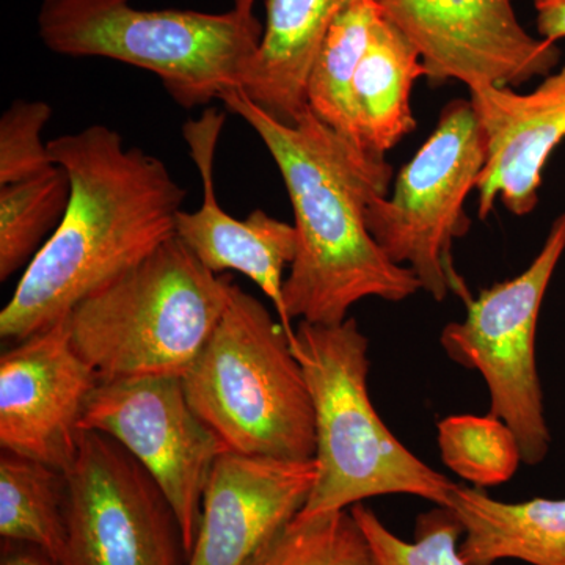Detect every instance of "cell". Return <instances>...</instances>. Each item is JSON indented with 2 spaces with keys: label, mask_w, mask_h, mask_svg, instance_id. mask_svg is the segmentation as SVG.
Here are the masks:
<instances>
[{
  "label": "cell",
  "mask_w": 565,
  "mask_h": 565,
  "mask_svg": "<svg viewBox=\"0 0 565 565\" xmlns=\"http://www.w3.org/2000/svg\"><path fill=\"white\" fill-rule=\"evenodd\" d=\"M221 99L258 134L291 200L297 253L282 305L292 338V319L334 326L371 297L401 303L422 291L416 275L393 263L367 228L371 202L390 193L393 167L386 158L360 150L310 109L286 125L239 88Z\"/></svg>",
  "instance_id": "6da1fadb"
},
{
  "label": "cell",
  "mask_w": 565,
  "mask_h": 565,
  "mask_svg": "<svg viewBox=\"0 0 565 565\" xmlns=\"http://www.w3.org/2000/svg\"><path fill=\"white\" fill-rule=\"evenodd\" d=\"M47 150L68 174L70 203L0 311V338L18 343L177 236L188 196L161 159L104 125L52 139Z\"/></svg>",
  "instance_id": "7a4b0ae2"
},
{
  "label": "cell",
  "mask_w": 565,
  "mask_h": 565,
  "mask_svg": "<svg viewBox=\"0 0 565 565\" xmlns=\"http://www.w3.org/2000/svg\"><path fill=\"white\" fill-rule=\"evenodd\" d=\"M315 411L316 481L299 515L348 511L385 494L448 508L457 482L423 462L390 430L367 388L370 338L356 319L299 321L291 340Z\"/></svg>",
  "instance_id": "3957f363"
},
{
  "label": "cell",
  "mask_w": 565,
  "mask_h": 565,
  "mask_svg": "<svg viewBox=\"0 0 565 565\" xmlns=\"http://www.w3.org/2000/svg\"><path fill=\"white\" fill-rule=\"evenodd\" d=\"M181 379L189 404L230 451L315 459L313 401L291 337L236 282L221 321Z\"/></svg>",
  "instance_id": "277c9868"
},
{
  "label": "cell",
  "mask_w": 565,
  "mask_h": 565,
  "mask_svg": "<svg viewBox=\"0 0 565 565\" xmlns=\"http://www.w3.org/2000/svg\"><path fill=\"white\" fill-rule=\"evenodd\" d=\"M233 282L174 236L77 303L71 340L99 381L182 377L225 313Z\"/></svg>",
  "instance_id": "5b68a950"
},
{
  "label": "cell",
  "mask_w": 565,
  "mask_h": 565,
  "mask_svg": "<svg viewBox=\"0 0 565 565\" xmlns=\"http://www.w3.org/2000/svg\"><path fill=\"white\" fill-rule=\"evenodd\" d=\"M39 32L66 57H103L150 71L184 109L239 88L263 24L230 10H140L129 0H43Z\"/></svg>",
  "instance_id": "8992f818"
},
{
  "label": "cell",
  "mask_w": 565,
  "mask_h": 565,
  "mask_svg": "<svg viewBox=\"0 0 565 565\" xmlns=\"http://www.w3.org/2000/svg\"><path fill=\"white\" fill-rule=\"evenodd\" d=\"M484 163V134L470 99H455L401 169L393 192L375 196L367 207L375 243L393 263L408 267L435 302L451 294L463 302L471 297L456 270L452 248L473 225L465 203Z\"/></svg>",
  "instance_id": "52a82bcc"
},
{
  "label": "cell",
  "mask_w": 565,
  "mask_h": 565,
  "mask_svg": "<svg viewBox=\"0 0 565 565\" xmlns=\"http://www.w3.org/2000/svg\"><path fill=\"white\" fill-rule=\"evenodd\" d=\"M564 253L565 211L523 273L465 300L462 321L446 323L440 333L446 356L481 375L489 390L490 414L514 430L527 467L544 462L553 444L539 374L537 329L545 294Z\"/></svg>",
  "instance_id": "ba28073f"
},
{
  "label": "cell",
  "mask_w": 565,
  "mask_h": 565,
  "mask_svg": "<svg viewBox=\"0 0 565 565\" xmlns=\"http://www.w3.org/2000/svg\"><path fill=\"white\" fill-rule=\"evenodd\" d=\"M82 430L110 437L148 471L172 505L189 557L212 467L230 449L195 414L182 379L141 375L99 381L88 397Z\"/></svg>",
  "instance_id": "9c48e42d"
},
{
  "label": "cell",
  "mask_w": 565,
  "mask_h": 565,
  "mask_svg": "<svg viewBox=\"0 0 565 565\" xmlns=\"http://www.w3.org/2000/svg\"><path fill=\"white\" fill-rule=\"evenodd\" d=\"M180 523L148 471L117 441L82 435L66 473L58 565H185Z\"/></svg>",
  "instance_id": "30bf717a"
},
{
  "label": "cell",
  "mask_w": 565,
  "mask_h": 565,
  "mask_svg": "<svg viewBox=\"0 0 565 565\" xmlns=\"http://www.w3.org/2000/svg\"><path fill=\"white\" fill-rule=\"evenodd\" d=\"M390 21L422 55L430 85L519 87L548 76L561 61L556 43L531 35L514 0H379Z\"/></svg>",
  "instance_id": "8fae6325"
},
{
  "label": "cell",
  "mask_w": 565,
  "mask_h": 565,
  "mask_svg": "<svg viewBox=\"0 0 565 565\" xmlns=\"http://www.w3.org/2000/svg\"><path fill=\"white\" fill-rule=\"evenodd\" d=\"M71 340L68 316L0 356V446L66 475L79 455L82 416L98 385Z\"/></svg>",
  "instance_id": "7c38bea8"
},
{
  "label": "cell",
  "mask_w": 565,
  "mask_h": 565,
  "mask_svg": "<svg viewBox=\"0 0 565 565\" xmlns=\"http://www.w3.org/2000/svg\"><path fill=\"white\" fill-rule=\"evenodd\" d=\"M315 481V459L223 452L204 489L199 534L185 565L247 564L300 514Z\"/></svg>",
  "instance_id": "4fadbf2b"
},
{
  "label": "cell",
  "mask_w": 565,
  "mask_h": 565,
  "mask_svg": "<svg viewBox=\"0 0 565 565\" xmlns=\"http://www.w3.org/2000/svg\"><path fill=\"white\" fill-rule=\"evenodd\" d=\"M470 103L486 141L478 217L487 221L498 203L516 217L530 215L546 162L565 140V65L527 93L503 85L471 88Z\"/></svg>",
  "instance_id": "5bb4252c"
},
{
  "label": "cell",
  "mask_w": 565,
  "mask_h": 565,
  "mask_svg": "<svg viewBox=\"0 0 565 565\" xmlns=\"http://www.w3.org/2000/svg\"><path fill=\"white\" fill-rule=\"evenodd\" d=\"M223 125L225 114L210 109L182 128L193 163L202 177L203 203L196 211L180 212L177 236L211 273L221 275L234 270L250 278L273 302L278 321L288 332L282 285L285 270H289L296 258V226L270 217L263 210L253 211L245 221H237L223 211L214 191V156Z\"/></svg>",
  "instance_id": "9a60e30c"
},
{
  "label": "cell",
  "mask_w": 565,
  "mask_h": 565,
  "mask_svg": "<svg viewBox=\"0 0 565 565\" xmlns=\"http://www.w3.org/2000/svg\"><path fill=\"white\" fill-rule=\"evenodd\" d=\"M353 2L266 0L262 41L239 90L275 120L296 122L308 109V79L323 40Z\"/></svg>",
  "instance_id": "2e32d148"
},
{
  "label": "cell",
  "mask_w": 565,
  "mask_h": 565,
  "mask_svg": "<svg viewBox=\"0 0 565 565\" xmlns=\"http://www.w3.org/2000/svg\"><path fill=\"white\" fill-rule=\"evenodd\" d=\"M448 508L462 526L459 552L465 564L515 559L565 565V498L509 503L484 489L456 484Z\"/></svg>",
  "instance_id": "e0dca14e"
},
{
  "label": "cell",
  "mask_w": 565,
  "mask_h": 565,
  "mask_svg": "<svg viewBox=\"0 0 565 565\" xmlns=\"http://www.w3.org/2000/svg\"><path fill=\"white\" fill-rule=\"evenodd\" d=\"M419 77H426L422 55L382 10L352 81L360 150L385 158L415 131L412 92Z\"/></svg>",
  "instance_id": "ac0fdd59"
},
{
  "label": "cell",
  "mask_w": 565,
  "mask_h": 565,
  "mask_svg": "<svg viewBox=\"0 0 565 565\" xmlns=\"http://www.w3.org/2000/svg\"><path fill=\"white\" fill-rule=\"evenodd\" d=\"M0 537L36 546L58 565L66 544V475L2 451Z\"/></svg>",
  "instance_id": "d6986e66"
},
{
  "label": "cell",
  "mask_w": 565,
  "mask_h": 565,
  "mask_svg": "<svg viewBox=\"0 0 565 565\" xmlns=\"http://www.w3.org/2000/svg\"><path fill=\"white\" fill-rule=\"evenodd\" d=\"M381 14L379 0L351 3L327 33L308 79V109L356 148L352 81Z\"/></svg>",
  "instance_id": "ffe728a7"
},
{
  "label": "cell",
  "mask_w": 565,
  "mask_h": 565,
  "mask_svg": "<svg viewBox=\"0 0 565 565\" xmlns=\"http://www.w3.org/2000/svg\"><path fill=\"white\" fill-rule=\"evenodd\" d=\"M71 184L61 166L29 180L0 185V280L29 266L62 222Z\"/></svg>",
  "instance_id": "44dd1931"
},
{
  "label": "cell",
  "mask_w": 565,
  "mask_h": 565,
  "mask_svg": "<svg viewBox=\"0 0 565 565\" xmlns=\"http://www.w3.org/2000/svg\"><path fill=\"white\" fill-rule=\"evenodd\" d=\"M441 462L476 489H492L514 478L523 465L514 430L493 414L449 415L437 423Z\"/></svg>",
  "instance_id": "7402d4cb"
},
{
  "label": "cell",
  "mask_w": 565,
  "mask_h": 565,
  "mask_svg": "<svg viewBox=\"0 0 565 565\" xmlns=\"http://www.w3.org/2000/svg\"><path fill=\"white\" fill-rule=\"evenodd\" d=\"M245 565H379L351 509L294 516Z\"/></svg>",
  "instance_id": "603a6c76"
},
{
  "label": "cell",
  "mask_w": 565,
  "mask_h": 565,
  "mask_svg": "<svg viewBox=\"0 0 565 565\" xmlns=\"http://www.w3.org/2000/svg\"><path fill=\"white\" fill-rule=\"evenodd\" d=\"M351 512L366 535L379 565H468L459 552L462 526L449 508L434 505L419 514L414 541L394 534L364 503L352 505Z\"/></svg>",
  "instance_id": "cb8c5ba5"
},
{
  "label": "cell",
  "mask_w": 565,
  "mask_h": 565,
  "mask_svg": "<svg viewBox=\"0 0 565 565\" xmlns=\"http://www.w3.org/2000/svg\"><path fill=\"white\" fill-rule=\"evenodd\" d=\"M44 102L18 99L0 118V185L29 180L55 166L41 132L51 120Z\"/></svg>",
  "instance_id": "d4e9b609"
},
{
  "label": "cell",
  "mask_w": 565,
  "mask_h": 565,
  "mask_svg": "<svg viewBox=\"0 0 565 565\" xmlns=\"http://www.w3.org/2000/svg\"><path fill=\"white\" fill-rule=\"evenodd\" d=\"M535 28L541 39L565 40V0H533Z\"/></svg>",
  "instance_id": "484cf974"
},
{
  "label": "cell",
  "mask_w": 565,
  "mask_h": 565,
  "mask_svg": "<svg viewBox=\"0 0 565 565\" xmlns=\"http://www.w3.org/2000/svg\"><path fill=\"white\" fill-rule=\"evenodd\" d=\"M0 565H57L36 546L2 541Z\"/></svg>",
  "instance_id": "4316f807"
},
{
  "label": "cell",
  "mask_w": 565,
  "mask_h": 565,
  "mask_svg": "<svg viewBox=\"0 0 565 565\" xmlns=\"http://www.w3.org/2000/svg\"><path fill=\"white\" fill-rule=\"evenodd\" d=\"M256 0H234V10L243 11V13H253V6Z\"/></svg>",
  "instance_id": "83f0119b"
}]
</instances>
